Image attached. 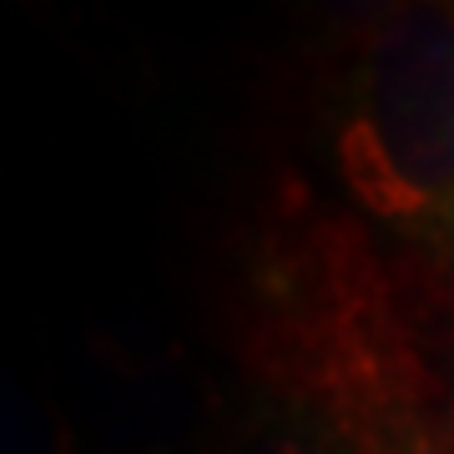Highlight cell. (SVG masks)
I'll use <instances>...</instances> for the list:
<instances>
[{
    "label": "cell",
    "instance_id": "6da1fadb",
    "mask_svg": "<svg viewBox=\"0 0 454 454\" xmlns=\"http://www.w3.org/2000/svg\"><path fill=\"white\" fill-rule=\"evenodd\" d=\"M212 324L262 404L354 454H454L450 348L379 247L262 157L212 262Z\"/></svg>",
    "mask_w": 454,
    "mask_h": 454
},
{
    "label": "cell",
    "instance_id": "7a4b0ae2",
    "mask_svg": "<svg viewBox=\"0 0 454 454\" xmlns=\"http://www.w3.org/2000/svg\"><path fill=\"white\" fill-rule=\"evenodd\" d=\"M262 157L379 247L454 354V0L318 11L278 56Z\"/></svg>",
    "mask_w": 454,
    "mask_h": 454
},
{
    "label": "cell",
    "instance_id": "3957f363",
    "mask_svg": "<svg viewBox=\"0 0 454 454\" xmlns=\"http://www.w3.org/2000/svg\"><path fill=\"white\" fill-rule=\"evenodd\" d=\"M232 454H354V450H343L339 439L324 434V429H313L309 419H298L288 409H273L258 399V414L238 434Z\"/></svg>",
    "mask_w": 454,
    "mask_h": 454
},
{
    "label": "cell",
    "instance_id": "277c9868",
    "mask_svg": "<svg viewBox=\"0 0 454 454\" xmlns=\"http://www.w3.org/2000/svg\"><path fill=\"white\" fill-rule=\"evenodd\" d=\"M450 384H454V354H450Z\"/></svg>",
    "mask_w": 454,
    "mask_h": 454
}]
</instances>
